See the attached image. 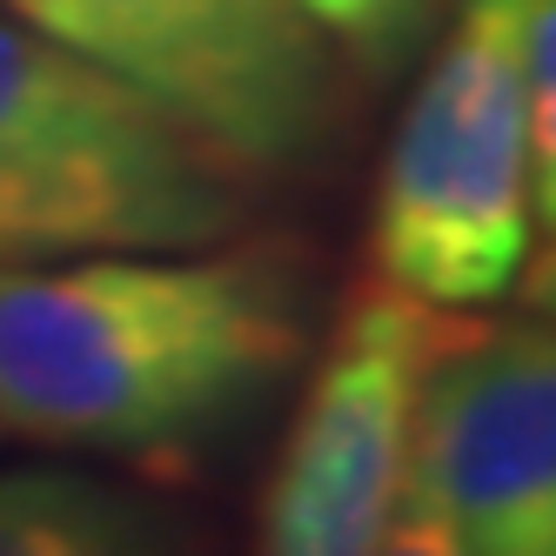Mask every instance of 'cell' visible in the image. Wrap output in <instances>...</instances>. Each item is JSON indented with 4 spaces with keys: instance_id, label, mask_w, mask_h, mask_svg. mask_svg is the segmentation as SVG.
Instances as JSON below:
<instances>
[{
    "instance_id": "obj_8",
    "label": "cell",
    "mask_w": 556,
    "mask_h": 556,
    "mask_svg": "<svg viewBox=\"0 0 556 556\" xmlns=\"http://www.w3.org/2000/svg\"><path fill=\"white\" fill-rule=\"evenodd\" d=\"M295 8L323 27L329 48H349L355 61H376V67L403 54L422 21V0H295Z\"/></svg>"
},
{
    "instance_id": "obj_1",
    "label": "cell",
    "mask_w": 556,
    "mask_h": 556,
    "mask_svg": "<svg viewBox=\"0 0 556 556\" xmlns=\"http://www.w3.org/2000/svg\"><path fill=\"white\" fill-rule=\"evenodd\" d=\"M315 355L295 242L81 255L0 275V435L188 469Z\"/></svg>"
},
{
    "instance_id": "obj_2",
    "label": "cell",
    "mask_w": 556,
    "mask_h": 556,
    "mask_svg": "<svg viewBox=\"0 0 556 556\" xmlns=\"http://www.w3.org/2000/svg\"><path fill=\"white\" fill-rule=\"evenodd\" d=\"M249 215V175L168 108L0 8V275L208 249Z\"/></svg>"
},
{
    "instance_id": "obj_3",
    "label": "cell",
    "mask_w": 556,
    "mask_h": 556,
    "mask_svg": "<svg viewBox=\"0 0 556 556\" xmlns=\"http://www.w3.org/2000/svg\"><path fill=\"white\" fill-rule=\"evenodd\" d=\"M523 21L530 0H463L382 154L376 275L443 315L503 302L556 208L536 175Z\"/></svg>"
},
{
    "instance_id": "obj_7",
    "label": "cell",
    "mask_w": 556,
    "mask_h": 556,
    "mask_svg": "<svg viewBox=\"0 0 556 556\" xmlns=\"http://www.w3.org/2000/svg\"><path fill=\"white\" fill-rule=\"evenodd\" d=\"M0 556H194V530L148 490L88 469H0Z\"/></svg>"
},
{
    "instance_id": "obj_6",
    "label": "cell",
    "mask_w": 556,
    "mask_h": 556,
    "mask_svg": "<svg viewBox=\"0 0 556 556\" xmlns=\"http://www.w3.org/2000/svg\"><path fill=\"white\" fill-rule=\"evenodd\" d=\"M443 308L395 289H355L315 355L302 409L275 450L255 556H376L409 456L416 376Z\"/></svg>"
},
{
    "instance_id": "obj_9",
    "label": "cell",
    "mask_w": 556,
    "mask_h": 556,
    "mask_svg": "<svg viewBox=\"0 0 556 556\" xmlns=\"http://www.w3.org/2000/svg\"><path fill=\"white\" fill-rule=\"evenodd\" d=\"M376 556H456L450 530H443V516H435L416 490L395 496V516H389V530L376 543Z\"/></svg>"
},
{
    "instance_id": "obj_5",
    "label": "cell",
    "mask_w": 556,
    "mask_h": 556,
    "mask_svg": "<svg viewBox=\"0 0 556 556\" xmlns=\"http://www.w3.org/2000/svg\"><path fill=\"white\" fill-rule=\"evenodd\" d=\"M403 490L456 556H556V336L543 315H443L416 376Z\"/></svg>"
},
{
    "instance_id": "obj_4",
    "label": "cell",
    "mask_w": 556,
    "mask_h": 556,
    "mask_svg": "<svg viewBox=\"0 0 556 556\" xmlns=\"http://www.w3.org/2000/svg\"><path fill=\"white\" fill-rule=\"evenodd\" d=\"M215 141L242 175L302 168L336 128V48L295 0H0Z\"/></svg>"
}]
</instances>
